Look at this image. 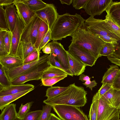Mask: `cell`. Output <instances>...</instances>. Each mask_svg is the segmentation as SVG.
I'll return each instance as SVG.
<instances>
[{
    "mask_svg": "<svg viewBox=\"0 0 120 120\" xmlns=\"http://www.w3.org/2000/svg\"><path fill=\"white\" fill-rule=\"evenodd\" d=\"M85 19L78 14L66 13L59 15L51 30L50 40L56 41L71 36L84 22Z\"/></svg>",
    "mask_w": 120,
    "mask_h": 120,
    "instance_id": "6da1fadb",
    "label": "cell"
},
{
    "mask_svg": "<svg viewBox=\"0 0 120 120\" xmlns=\"http://www.w3.org/2000/svg\"><path fill=\"white\" fill-rule=\"evenodd\" d=\"M71 36V43L89 52L97 60L101 56L100 52L105 43L93 33L84 22Z\"/></svg>",
    "mask_w": 120,
    "mask_h": 120,
    "instance_id": "7a4b0ae2",
    "label": "cell"
},
{
    "mask_svg": "<svg viewBox=\"0 0 120 120\" xmlns=\"http://www.w3.org/2000/svg\"><path fill=\"white\" fill-rule=\"evenodd\" d=\"M68 88L54 97L44 100L43 102L52 106L56 105H72L78 107L84 106L87 102V92L82 86L75 83L70 85Z\"/></svg>",
    "mask_w": 120,
    "mask_h": 120,
    "instance_id": "3957f363",
    "label": "cell"
},
{
    "mask_svg": "<svg viewBox=\"0 0 120 120\" xmlns=\"http://www.w3.org/2000/svg\"><path fill=\"white\" fill-rule=\"evenodd\" d=\"M52 106L62 120H89L87 116L78 107L65 105H56Z\"/></svg>",
    "mask_w": 120,
    "mask_h": 120,
    "instance_id": "277c9868",
    "label": "cell"
},
{
    "mask_svg": "<svg viewBox=\"0 0 120 120\" xmlns=\"http://www.w3.org/2000/svg\"><path fill=\"white\" fill-rule=\"evenodd\" d=\"M49 54H45L37 61L23 64L9 70L4 69L5 74L11 82L18 77L34 71L41 64L47 62Z\"/></svg>",
    "mask_w": 120,
    "mask_h": 120,
    "instance_id": "5b68a950",
    "label": "cell"
},
{
    "mask_svg": "<svg viewBox=\"0 0 120 120\" xmlns=\"http://www.w3.org/2000/svg\"><path fill=\"white\" fill-rule=\"evenodd\" d=\"M120 114V108L109 105L100 97L98 93L97 120H117L119 119Z\"/></svg>",
    "mask_w": 120,
    "mask_h": 120,
    "instance_id": "8992f818",
    "label": "cell"
},
{
    "mask_svg": "<svg viewBox=\"0 0 120 120\" xmlns=\"http://www.w3.org/2000/svg\"><path fill=\"white\" fill-rule=\"evenodd\" d=\"M42 21L35 14L28 23L25 26L21 36L20 42L31 43L34 45Z\"/></svg>",
    "mask_w": 120,
    "mask_h": 120,
    "instance_id": "52a82bcc",
    "label": "cell"
},
{
    "mask_svg": "<svg viewBox=\"0 0 120 120\" xmlns=\"http://www.w3.org/2000/svg\"><path fill=\"white\" fill-rule=\"evenodd\" d=\"M104 20L96 19L90 16L85 20L84 23L87 27L94 34L99 37L102 36H108L117 40L120 39L109 31L105 26Z\"/></svg>",
    "mask_w": 120,
    "mask_h": 120,
    "instance_id": "ba28073f",
    "label": "cell"
},
{
    "mask_svg": "<svg viewBox=\"0 0 120 120\" xmlns=\"http://www.w3.org/2000/svg\"><path fill=\"white\" fill-rule=\"evenodd\" d=\"M113 2L112 0H88L83 8L90 16L101 15Z\"/></svg>",
    "mask_w": 120,
    "mask_h": 120,
    "instance_id": "9c48e42d",
    "label": "cell"
},
{
    "mask_svg": "<svg viewBox=\"0 0 120 120\" xmlns=\"http://www.w3.org/2000/svg\"><path fill=\"white\" fill-rule=\"evenodd\" d=\"M35 13L48 25L50 30L59 15L56 8L53 4H48L44 8Z\"/></svg>",
    "mask_w": 120,
    "mask_h": 120,
    "instance_id": "30bf717a",
    "label": "cell"
},
{
    "mask_svg": "<svg viewBox=\"0 0 120 120\" xmlns=\"http://www.w3.org/2000/svg\"><path fill=\"white\" fill-rule=\"evenodd\" d=\"M68 48V51L86 66L95 65L97 60L89 52L71 43Z\"/></svg>",
    "mask_w": 120,
    "mask_h": 120,
    "instance_id": "8fae6325",
    "label": "cell"
},
{
    "mask_svg": "<svg viewBox=\"0 0 120 120\" xmlns=\"http://www.w3.org/2000/svg\"><path fill=\"white\" fill-rule=\"evenodd\" d=\"M50 65L48 62L43 64L34 71L15 79L11 82V84L13 85H22L30 81L41 79L43 72Z\"/></svg>",
    "mask_w": 120,
    "mask_h": 120,
    "instance_id": "7c38bea8",
    "label": "cell"
},
{
    "mask_svg": "<svg viewBox=\"0 0 120 120\" xmlns=\"http://www.w3.org/2000/svg\"><path fill=\"white\" fill-rule=\"evenodd\" d=\"M47 44L50 46L51 53L56 60L64 68L70 72L67 54L63 46L60 43L56 41H52Z\"/></svg>",
    "mask_w": 120,
    "mask_h": 120,
    "instance_id": "4fadbf2b",
    "label": "cell"
},
{
    "mask_svg": "<svg viewBox=\"0 0 120 120\" xmlns=\"http://www.w3.org/2000/svg\"><path fill=\"white\" fill-rule=\"evenodd\" d=\"M14 4L18 16L24 25H26L35 15V12L22 0H16Z\"/></svg>",
    "mask_w": 120,
    "mask_h": 120,
    "instance_id": "5bb4252c",
    "label": "cell"
},
{
    "mask_svg": "<svg viewBox=\"0 0 120 120\" xmlns=\"http://www.w3.org/2000/svg\"><path fill=\"white\" fill-rule=\"evenodd\" d=\"M25 26L18 15L16 25L12 33V45L9 55H16L20 42L21 36Z\"/></svg>",
    "mask_w": 120,
    "mask_h": 120,
    "instance_id": "9a60e30c",
    "label": "cell"
},
{
    "mask_svg": "<svg viewBox=\"0 0 120 120\" xmlns=\"http://www.w3.org/2000/svg\"><path fill=\"white\" fill-rule=\"evenodd\" d=\"M23 60L17 56L9 54L0 56V64L8 71L23 64Z\"/></svg>",
    "mask_w": 120,
    "mask_h": 120,
    "instance_id": "2e32d148",
    "label": "cell"
},
{
    "mask_svg": "<svg viewBox=\"0 0 120 120\" xmlns=\"http://www.w3.org/2000/svg\"><path fill=\"white\" fill-rule=\"evenodd\" d=\"M66 51L71 73L73 76L79 75L84 72L86 65L68 51Z\"/></svg>",
    "mask_w": 120,
    "mask_h": 120,
    "instance_id": "e0dca14e",
    "label": "cell"
},
{
    "mask_svg": "<svg viewBox=\"0 0 120 120\" xmlns=\"http://www.w3.org/2000/svg\"><path fill=\"white\" fill-rule=\"evenodd\" d=\"M34 88V85L30 84H12L10 86L0 88V96L15 94Z\"/></svg>",
    "mask_w": 120,
    "mask_h": 120,
    "instance_id": "ac0fdd59",
    "label": "cell"
},
{
    "mask_svg": "<svg viewBox=\"0 0 120 120\" xmlns=\"http://www.w3.org/2000/svg\"><path fill=\"white\" fill-rule=\"evenodd\" d=\"M109 105L120 108V90L112 87L101 97Z\"/></svg>",
    "mask_w": 120,
    "mask_h": 120,
    "instance_id": "d6986e66",
    "label": "cell"
},
{
    "mask_svg": "<svg viewBox=\"0 0 120 120\" xmlns=\"http://www.w3.org/2000/svg\"><path fill=\"white\" fill-rule=\"evenodd\" d=\"M4 7L9 30L12 33L16 25L18 16L16 9L14 4Z\"/></svg>",
    "mask_w": 120,
    "mask_h": 120,
    "instance_id": "ffe728a7",
    "label": "cell"
},
{
    "mask_svg": "<svg viewBox=\"0 0 120 120\" xmlns=\"http://www.w3.org/2000/svg\"><path fill=\"white\" fill-rule=\"evenodd\" d=\"M105 11L108 16L120 28V2H113Z\"/></svg>",
    "mask_w": 120,
    "mask_h": 120,
    "instance_id": "44dd1931",
    "label": "cell"
},
{
    "mask_svg": "<svg viewBox=\"0 0 120 120\" xmlns=\"http://www.w3.org/2000/svg\"><path fill=\"white\" fill-rule=\"evenodd\" d=\"M34 88L17 93L0 96V109L2 111L12 102L25 95Z\"/></svg>",
    "mask_w": 120,
    "mask_h": 120,
    "instance_id": "7402d4cb",
    "label": "cell"
},
{
    "mask_svg": "<svg viewBox=\"0 0 120 120\" xmlns=\"http://www.w3.org/2000/svg\"><path fill=\"white\" fill-rule=\"evenodd\" d=\"M36 49L32 43L21 41L16 56L24 60L30 53Z\"/></svg>",
    "mask_w": 120,
    "mask_h": 120,
    "instance_id": "603a6c76",
    "label": "cell"
},
{
    "mask_svg": "<svg viewBox=\"0 0 120 120\" xmlns=\"http://www.w3.org/2000/svg\"><path fill=\"white\" fill-rule=\"evenodd\" d=\"M16 104L11 103L6 106L0 115V120H14L18 116Z\"/></svg>",
    "mask_w": 120,
    "mask_h": 120,
    "instance_id": "cb8c5ba5",
    "label": "cell"
},
{
    "mask_svg": "<svg viewBox=\"0 0 120 120\" xmlns=\"http://www.w3.org/2000/svg\"><path fill=\"white\" fill-rule=\"evenodd\" d=\"M105 73L103 77L101 83H107L112 85L113 81L118 71L119 68L116 65L112 64Z\"/></svg>",
    "mask_w": 120,
    "mask_h": 120,
    "instance_id": "d4e9b609",
    "label": "cell"
},
{
    "mask_svg": "<svg viewBox=\"0 0 120 120\" xmlns=\"http://www.w3.org/2000/svg\"><path fill=\"white\" fill-rule=\"evenodd\" d=\"M66 75H68L64 71L50 65L43 72L41 79Z\"/></svg>",
    "mask_w": 120,
    "mask_h": 120,
    "instance_id": "484cf974",
    "label": "cell"
},
{
    "mask_svg": "<svg viewBox=\"0 0 120 120\" xmlns=\"http://www.w3.org/2000/svg\"><path fill=\"white\" fill-rule=\"evenodd\" d=\"M49 30L48 25L42 20L38 30L36 41L34 45L36 49L38 50L42 41Z\"/></svg>",
    "mask_w": 120,
    "mask_h": 120,
    "instance_id": "4316f807",
    "label": "cell"
},
{
    "mask_svg": "<svg viewBox=\"0 0 120 120\" xmlns=\"http://www.w3.org/2000/svg\"><path fill=\"white\" fill-rule=\"evenodd\" d=\"M22 0L27 4L30 9L34 12L44 8L48 4L41 0Z\"/></svg>",
    "mask_w": 120,
    "mask_h": 120,
    "instance_id": "83f0119b",
    "label": "cell"
},
{
    "mask_svg": "<svg viewBox=\"0 0 120 120\" xmlns=\"http://www.w3.org/2000/svg\"><path fill=\"white\" fill-rule=\"evenodd\" d=\"M104 24L109 31L120 38V28L111 20L107 15L104 20Z\"/></svg>",
    "mask_w": 120,
    "mask_h": 120,
    "instance_id": "f1b7e54d",
    "label": "cell"
},
{
    "mask_svg": "<svg viewBox=\"0 0 120 120\" xmlns=\"http://www.w3.org/2000/svg\"><path fill=\"white\" fill-rule=\"evenodd\" d=\"M98 95V93L97 92L93 97L89 115V120H97Z\"/></svg>",
    "mask_w": 120,
    "mask_h": 120,
    "instance_id": "f546056e",
    "label": "cell"
},
{
    "mask_svg": "<svg viewBox=\"0 0 120 120\" xmlns=\"http://www.w3.org/2000/svg\"><path fill=\"white\" fill-rule=\"evenodd\" d=\"M68 87V86L65 87L51 86L47 89L45 96L47 97L48 98L55 97L66 90Z\"/></svg>",
    "mask_w": 120,
    "mask_h": 120,
    "instance_id": "4dcf8cb0",
    "label": "cell"
},
{
    "mask_svg": "<svg viewBox=\"0 0 120 120\" xmlns=\"http://www.w3.org/2000/svg\"><path fill=\"white\" fill-rule=\"evenodd\" d=\"M68 75L43 78L41 79L42 85L44 86H52V85L67 76Z\"/></svg>",
    "mask_w": 120,
    "mask_h": 120,
    "instance_id": "1f68e13d",
    "label": "cell"
},
{
    "mask_svg": "<svg viewBox=\"0 0 120 120\" xmlns=\"http://www.w3.org/2000/svg\"><path fill=\"white\" fill-rule=\"evenodd\" d=\"M47 62L50 65L64 71L68 74V75L73 76L71 72L68 70L64 68L51 53L49 54Z\"/></svg>",
    "mask_w": 120,
    "mask_h": 120,
    "instance_id": "d6a6232c",
    "label": "cell"
},
{
    "mask_svg": "<svg viewBox=\"0 0 120 120\" xmlns=\"http://www.w3.org/2000/svg\"><path fill=\"white\" fill-rule=\"evenodd\" d=\"M11 82L6 75L3 67L0 64V88L11 85Z\"/></svg>",
    "mask_w": 120,
    "mask_h": 120,
    "instance_id": "836d02e7",
    "label": "cell"
},
{
    "mask_svg": "<svg viewBox=\"0 0 120 120\" xmlns=\"http://www.w3.org/2000/svg\"><path fill=\"white\" fill-rule=\"evenodd\" d=\"M115 49L114 45L107 43H105L101 49L100 55L101 56L107 57L110 56L113 54Z\"/></svg>",
    "mask_w": 120,
    "mask_h": 120,
    "instance_id": "e575fe53",
    "label": "cell"
},
{
    "mask_svg": "<svg viewBox=\"0 0 120 120\" xmlns=\"http://www.w3.org/2000/svg\"><path fill=\"white\" fill-rule=\"evenodd\" d=\"M34 102V101H32L28 102L24 105L22 103L19 108V111L17 113L18 117L22 119L26 114L29 112Z\"/></svg>",
    "mask_w": 120,
    "mask_h": 120,
    "instance_id": "d590c367",
    "label": "cell"
},
{
    "mask_svg": "<svg viewBox=\"0 0 120 120\" xmlns=\"http://www.w3.org/2000/svg\"><path fill=\"white\" fill-rule=\"evenodd\" d=\"M7 30L0 29V56L9 54L5 46V37Z\"/></svg>",
    "mask_w": 120,
    "mask_h": 120,
    "instance_id": "8d00e7d4",
    "label": "cell"
},
{
    "mask_svg": "<svg viewBox=\"0 0 120 120\" xmlns=\"http://www.w3.org/2000/svg\"><path fill=\"white\" fill-rule=\"evenodd\" d=\"M40 51L36 49L30 53L23 60V64H25L35 61L38 60L40 58Z\"/></svg>",
    "mask_w": 120,
    "mask_h": 120,
    "instance_id": "74e56055",
    "label": "cell"
},
{
    "mask_svg": "<svg viewBox=\"0 0 120 120\" xmlns=\"http://www.w3.org/2000/svg\"><path fill=\"white\" fill-rule=\"evenodd\" d=\"M52 108V106L49 105H43L41 113L37 120H49Z\"/></svg>",
    "mask_w": 120,
    "mask_h": 120,
    "instance_id": "f35d334b",
    "label": "cell"
},
{
    "mask_svg": "<svg viewBox=\"0 0 120 120\" xmlns=\"http://www.w3.org/2000/svg\"><path fill=\"white\" fill-rule=\"evenodd\" d=\"M0 29L9 30L5 9L0 6Z\"/></svg>",
    "mask_w": 120,
    "mask_h": 120,
    "instance_id": "ab89813d",
    "label": "cell"
},
{
    "mask_svg": "<svg viewBox=\"0 0 120 120\" xmlns=\"http://www.w3.org/2000/svg\"><path fill=\"white\" fill-rule=\"evenodd\" d=\"M12 35L11 32L9 30H7L5 37V46L9 54L10 52L12 45Z\"/></svg>",
    "mask_w": 120,
    "mask_h": 120,
    "instance_id": "60d3db41",
    "label": "cell"
},
{
    "mask_svg": "<svg viewBox=\"0 0 120 120\" xmlns=\"http://www.w3.org/2000/svg\"><path fill=\"white\" fill-rule=\"evenodd\" d=\"M42 111L40 110L29 112L22 120H37L41 115Z\"/></svg>",
    "mask_w": 120,
    "mask_h": 120,
    "instance_id": "b9f144b4",
    "label": "cell"
},
{
    "mask_svg": "<svg viewBox=\"0 0 120 120\" xmlns=\"http://www.w3.org/2000/svg\"><path fill=\"white\" fill-rule=\"evenodd\" d=\"M51 36V30H49L43 38L40 45L38 50L39 51L50 41Z\"/></svg>",
    "mask_w": 120,
    "mask_h": 120,
    "instance_id": "7bdbcfd3",
    "label": "cell"
},
{
    "mask_svg": "<svg viewBox=\"0 0 120 120\" xmlns=\"http://www.w3.org/2000/svg\"><path fill=\"white\" fill-rule=\"evenodd\" d=\"M88 0H73L72 5L76 9L83 8Z\"/></svg>",
    "mask_w": 120,
    "mask_h": 120,
    "instance_id": "ee69618b",
    "label": "cell"
},
{
    "mask_svg": "<svg viewBox=\"0 0 120 120\" xmlns=\"http://www.w3.org/2000/svg\"><path fill=\"white\" fill-rule=\"evenodd\" d=\"M112 85L107 83H103L98 92L100 97H101L112 88Z\"/></svg>",
    "mask_w": 120,
    "mask_h": 120,
    "instance_id": "f6af8a7d",
    "label": "cell"
},
{
    "mask_svg": "<svg viewBox=\"0 0 120 120\" xmlns=\"http://www.w3.org/2000/svg\"><path fill=\"white\" fill-rule=\"evenodd\" d=\"M114 89L120 90V69H119L112 85Z\"/></svg>",
    "mask_w": 120,
    "mask_h": 120,
    "instance_id": "bcb514c9",
    "label": "cell"
},
{
    "mask_svg": "<svg viewBox=\"0 0 120 120\" xmlns=\"http://www.w3.org/2000/svg\"><path fill=\"white\" fill-rule=\"evenodd\" d=\"M99 38L105 43H109L114 45L117 44V40L109 36H102Z\"/></svg>",
    "mask_w": 120,
    "mask_h": 120,
    "instance_id": "7dc6e473",
    "label": "cell"
},
{
    "mask_svg": "<svg viewBox=\"0 0 120 120\" xmlns=\"http://www.w3.org/2000/svg\"><path fill=\"white\" fill-rule=\"evenodd\" d=\"M82 84L86 86V87H88L91 90H92L93 88L97 86V83L95 80L91 81L90 80H89Z\"/></svg>",
    "mask_w": 120,
    "mask_h": 120,
    "instance_id": "c3c4849f",
    "label": "cell"
},
{
    "mask_svg": "<svg viewBox=\"0 0 120 120\" xmlns=\"http://www.w3.org/2000/svg\"><path fill=\"white\" fill-rule=\"evenodd\" d=\"M16 0H0V6L3 7L14 4Z\"/></svg>",
    "mask_w": 120,
    "mask_h": 120,
    "instance_id": "681fc988",
    "label": "cell"
},
{
    "mask_svg": "<svg viewBox=\"0 0 120 120\" xmlns=\"http://www.w3.org/2000/svg\"><path fill=\"white\" fill-rule=\"evenodd\" d=\"M110 56L115 59L120 60V47H115V51Z\"/></svg>",
    "mask_w": 120,
    "mask_h": 120,
    "instance_id": "f907efd6",
    "label": "cell"
},
{
    "mask_svg": "<svg viewBox=\"0 0 120 120\" xmlns=\"http://www.w3.org/2000/svg\"><path fill=\"white\" fill-rule=\"evenodd\" d=\"M42 51L45 54H51V49L49 45L47 44L42 48Z\"/></svg>",
    "mask_w": 120,
    "mask_h": 120,
    "instance_id": "816d5d0a",
    "label": "cell"
},
{
    "mask_svg": "<svg viewBox=\"0 0 120 120\" xmlns=\"http://www.w3.org/2000/svg\"><path fill=\"white\" fill-rule=\"evenodd\" d=\"M91 78L88 76L85 75L84 74H82L79 75V80L82 82H85L87 80H90Z\"/></svg>",
    "mask_w": 120,
    "mask_h": 120,
    "instance_id": "f5cc1de1",
    "label": "cell"
},
{
    "mask_svg": "<svg viewBox=\"0 0 120 120\" xmlns=\"http://www.w3.org/2000/svg\"><path fill=\"white\" fill-rule=\"evenodd\" d=\"M49 120H62L57 117L54 114L51 113L49 118Z\"/></svg>",
    "mask_w": 120,
    "mask_h": 120,
    "instance_id": "db71d44e",
    "label": "cell"
},
{
    "mask_svg": "<svg viewBox=\"0 0 120 120\" xmlns=\"http://www.w3.org/2000/svg\"><path fill=\"white\" fill-rule=\"evenodd\" d=\"M73 0H60V3L62 4H65L70 5L72 2Z\"/></svg>",
    "mask_w": 120,
    "mask_h": 120,
    "instance_id": "11a10c76",
    "label": "cell"
},
{
    "mask_svg": "<svg viewBox=\"0 0 120 120\" xmlns=\"http://www.w3.org/2000/svg\"><path fill=\"white\" fill-rule=\"evenodd\" d=\"M114 64H115L120 67V60L116 59L114 61Z\"/></svg>",
    "mask_w": 120,
    "mask_h": 120,
    "instance_id": "9f6ffc18",
    "label": "cell"
},
{
    "mask_svg": "<svg viewBox=\"0 0 120 120\" xmlns=\"http://www.w3.org/2000/svg\"><path fill=\"white\" fill-rule=\"evenodd\" d=\"M115 47H120V39L117 41V44L114 45Z\"/></svg>",
    "mask_w": 120,
    "mask_h": 120,
    "instance_id": "6f0895ef",
    "label": "cell"
},
{
    "mask_svg": "<svg viewBox=\"0 0 120 120\" xmlns=\"http://www.w3.org/2000/svg\"><path fill=\"white\" fill-rule=\"evenodd\" d=\"M14 120H22V119L19 118L18 117Z\"/></svg>",
    "mask_w": 120,
    "mask_h": 120,
    "instance_id": "680465c9",
    "label": "cell"
},
{
    "mask_svg": "<svg viewBox=\"0 0 120 120\" xmlns=\"http://www.w3.org/2000/svg\"><path fill=\"white\" fill-rule=\"evenodd\" d=\"M120 120V119H118V120Z\"/></svg>",
    "mask_w": 120,
    "mask_h": 120,
    "instance_id": "91938a15",
    "label": "cell"
}]
</instances>
